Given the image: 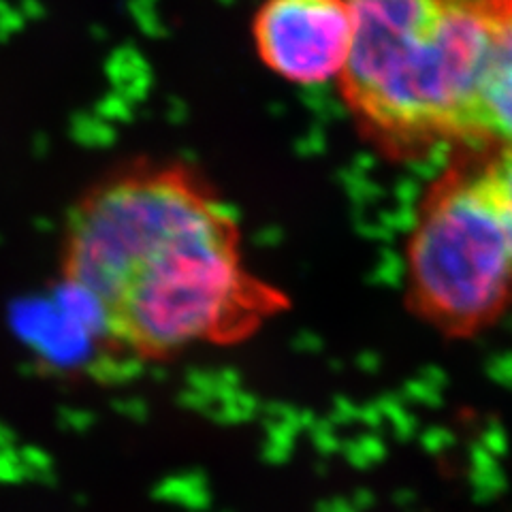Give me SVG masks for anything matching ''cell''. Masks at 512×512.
<instances>
[{
  "mask_svg": "<svg viewBox=\"0 0 512 512\" xmlns=\"http://www.w3.org/2000/svg\"><path fill=\"white\" fill-rule=\"evenodd\" d=\"M58 276L99 342L141 363L239 344L291 308L248 267L235 214L180 160H133L90 184L64 220Z\"/></svg>",
  "mask_w": 512,
  "mask_h": 512,
  "instance_id": "cell-1",
  "label": "cell"
},
{
  "mask_svg": "<svg viewBox=\"0 0 512 512\" xmlns=\"http://www.w3.org/2000/svg\"><path fill=\"white\" fill-rule=\"evenodd\" d=\"M404 280L408 310L448 340L476 338L512 308V233L478 160H457L425 188Z\"/></svg>",
  "mask_w": 512,
  "mask_h": 512,
  "instance_id": "cell-3",
  "label": "cell"
},
{
  "mask_svg": "<svg viewBox=\"0 0 512 512\" xmlns=\"http://www.w3.org/2000/svg\"><path fill=\"white\" fill-rule=\"evenodd\" d=\"M252 41L265 67L295 86L340 79L352 47L348 0H263Z\"/></svg>",
  "mask_w": 512,
  "mask_h": 512,
  "instance_id": "cell-4",
  "label": "cell"
},
{
  "mask_svg": "<svg viewBox=\"0 0 512 512\" xmlns=\"http://www.w3.org/2000/svg\"><path fill=\"white\" fill-rule=\"evenodd\" d=\"M352 47L338 79L359 133L391 160L476 146L487 62L512 0H348Z\"/></svg>",
  "mask_w": 512,
  "mask_h": 512,
  "instance_id": "cell-2",
  "label": "cell"
},
{
  "mask_svg": "<svg viewBox=\"0 0 512 512\" xmlns=\"http://www.w3.org/2000/svg\"><path fill=\"white\" fill-rule=\"evenodd\" d=\"M478 173L512 233V148H493V154L478 160Z\"/></svg>",
  "mask_w": 512,
  "mask_h": 512,
  "instance_id": "cell-6",
  "label": "cell"
},
{
  "mask_svg": "<svg viewBox=\"0 0 512 512\" xmlns=\"http://www.w3.org/2000/svg\"><path fill=\"white\" fill-rule=\"evenodd\" d=\"M512 148V24L495 41L476 103V146Z\"/></svg>",
  "mask_w": 512,
  "mask_h": 512,
  "instance_id": "cell-5",
  "label": "cell"
}]
</instances>
